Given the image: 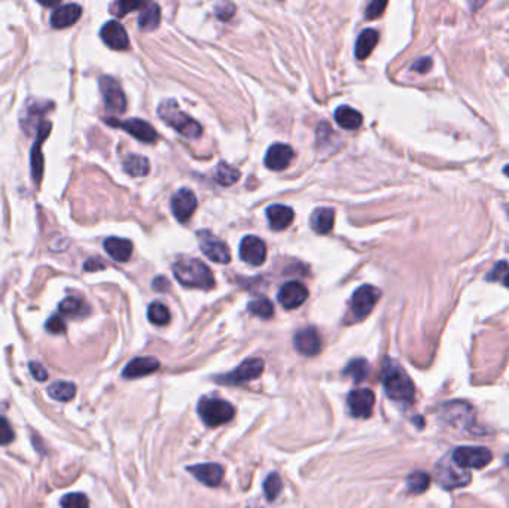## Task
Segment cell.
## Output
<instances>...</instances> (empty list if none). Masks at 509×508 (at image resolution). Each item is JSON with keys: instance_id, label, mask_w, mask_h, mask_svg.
Instances as JSON below:
<instances>
[{"instance_id": "4316f807", "label": "cell", "mask_w": 509, "mask_h": 508, "mask_svg": "<svg viewBox=\"0 0 509 508\" xmlns=\"http://www.w3.org/2000/svg\"><path fill=\"white\" fill-rule=\"evenodd\" d=\"M333 117H335L337 124L344 130H357L364 122L361 113L350 106H340Z\"/></svg>"}, {"instance_id": "30bf717a", "label": "cell", "mask_w": 509, "mask_h": 508, "mask_svg": "<svg viewBox=\"0 0 509 508\" xmlns=\"http://www.w3.org/2000/svg\"><path fill=\"white\" fill-rule=\"evenodd\" d=\"M198 242L201 251H203V253L210 261L217 262V264H228L231 261V253L226 243L217 239L215 234L210 231H200Z\"/></svg>"}, {"instance_id": "52a82bcc", "label": "cell", "mask_w": 509, "mask_h": 508, "mask_svg": "<svg viewBox=\"0 0 509 508\" xmlns=\"http://www.w3.org/2000/svg\"><path fill=\"white\" fill-rule=\"evenodd\" d=\"M264 371V361L259 358H249L243 361L237 369L231 373L224 374L221 378H217L216 382L225 383V384H241L248 383L250 380L258 379L259 376Z\"/></svg>"}, {"instance_id": "1f68e13d", "label": "cell", "mask_w": 509, "mask_h": 508, "mask_svg": "<svg viewBox=\"0 0 509 508\" xmlns=\"http://www.w3.org/2000/svg\"><path fill=\"white\" fill-rule=\"evenodd\" d=\"M343 373L355 383H361L366 379L368 373H370V364H368V361L364 358H356L347 364Z\"/></svg>"}, {"instance_id": "ba28073f", "label": "cell", "mask_w": 509, "mask_h": 508, "mask_svg": "<svg viewBox=\"0 0 509 508\" xmlns=\"http://www.w3.org/2000/svg\"><path fill=\"white\" fill-rule=\"evenodd\" d=\"M441 416L444 417L445 422L462 429H468L475 422V410L464 401L447 402V404L441 407Z\"/></svg>"}, {"instance_id": "ffe728a7", "label": "cell", "mask_w": 509, "mask_h": 508, "mask_svg": "<svg viewBox=\"0 0 509 508\" xmlns=\"http://www.w3.org/2000/svg\"><path fill=\"white\" fill-rule=\"evenodd\" d=\"M160 361L152 356H140L134 358L127 364V367L122 371V378L124 379H140L145 378L147 374L155 373L160 369Z\"/></svg>"}, {"instance_id": "44dd1931", "label": "cell", "mask_w": 509, "mask_h": 508, "mask_svg": "<svg viewBox=\"0 0 509 508\" xmlns=\"http://www.w3.org/2000/svg\"><path fill=\"white\" fill-rule=\"evenodd\" d=\"M294 159V151L292 148L285 143H274L273 146H270V150L267 151L265 155V165L270 170H285L289 168Z\"/></svg>"}, {"instance_id": "4fadbf2b", "label": "cell", "mask_w": 509, "mask_h": 508, "mask_svg": "<svg viewBox=\"0 0 509 508\" xmlns=\"http://www.w3.org/2000/svg\"><path fill=\"white\" fill-rule=\"evenodd\" d=\"M309 299V289L301 282H296V280H292V282L285 284L282 288H280L277 300L279 303L283 305L285 309H296L300 308L305 303V300Z\"/></svg>"}, {"instance_id": "484cf974", "label": "cell", "mask_w": 509, "mask_h": 508, "mask_svg": "<svg viewBox=\"0 0 509 508\" xmlns=\"http://www.w3.org/2000/svg\"><path fill=\"white\" fill-rule=\"evenodd\" d=\"M333 222H335V212L331 207L316 209L310 220L311 229L318 234H328L332 230Z\"/></svg>"}, {"instance_id": "e0dca14e", "label": "cell", "mask_w": 509, "mask_h": 508, "mask_svg": "<svg viewBox=\"0 0 509 508\" xmlns=\"http://www.w3.org/2000/svg\"><path fill=\"white\" fill-rule=\"evenodd\" d=\"M51 122L48 121H42L40 124L36 127V140H34V145L32 148V157H30V163H32V176L33 181H36V183L40 182L42 174H43V157H42V143L45 140L51 131Z\"/></svg>"}, {"instance_id": "8992f818", "label": "cell", "mask_w": 509, "mask_h": 508, "mask_svg": "<svg viewBox=\"0 0 509 508\" xmlns=\"http://www.w3.org/2000/svg\"><path fill=\"white\" fill-rule=\"evenodd\" d=\"M436 480L444 489H458L469 485L471 472L455 465L453 459H444L436 465Z\"/></svg>"}, {"instance_id": "7bdbcfd3", "label": "cell", "mask_w": 509, "mask_h": 508, "mask_svg": "<svg viewBox=\"0 0 509 508\" xmlns=\"http://www.w3.org/2000/svg\"><path fill=\"white\" fill-rule=\"evenodd\" d=\"M386 6H388V2H380V0H377V2H371L366 8V19L368 20L379 19V16L383 15Z\"/></svg>"}, {"instance_id": "7a4b0ae2", "label": "cell", "mask_w": 509, "mask_h": 508, "mask_svg": "<svg viewBox=\"0 0 509 508\" xmlns=\"http://www.w3.org/2000/svg\"><path fill=\"white\" fill-rule=\"evenodd\" d=\"M173 273L178 282L187 288L212 289L215 286L212 270L200 259L185 258L174 262Z\"/></svg>"}, {"instance_id": "cb8c5ba5", "label": "cell", "mask_w": 509, "mask_h": 508, "mask_svg": "<svg viewBox=\"0 0 509 508\" xmlns=\"http://www.w3.org/2000/svg\"><path fill=\"white\" fill-rule=\"evenodd\" d=\"M267 218L271 230L283 231L294 222V210L283 205H273L267 209Z\"/></svg>"}, {"instance_id": "f907efd6", "label": "cell", "mask_w": 509, "mask_h": 508, "mask_svg": "<svg viewBox=\"0 0 509 508\" xmlns=\"http://www.w3.org/2000/svg\"><path fill=\"white\" fill-rule=\"evenodd\" d=\"M504 284H505L506 288H509V270L506 271V275H505V277H504Z\"/></svg>"}, {"instance_id": "60d3db41", "label": "cell", "mask_w": 509, "mask_h": 508, "mask_svg": "<svg viewBox=\"0 0 509 508\" xmlns=\"http://www.w3.org/2000/svg\"><path fill=\"white\" fill-rule=\"evenodd\" d=\"M15 439V432L5 416L0 415V446H8L11 444Z\"/></svg>"}, {"instance_id": "3957f363", "label": "cell", "mask_w": 509, "mask_h": 508, "mask_svg": "<svg viewBox=\"0 0 509 508\" xmlns=\"http://www.w3.org/2000/svg\"><path fill=\"white\" fill-rule=\"evenodd\" d=\"M158 115L163 118L165 124L173 127L178 133L183 135L188 139H197L203 133V128L198 122L187 115L185 112H182L178 106V103L174 100H165L160 104L158 108Z\"/></svg>"}, {"instance_id": "5b68a950", "label": "cell", "mask_w": 509, "mask_h": 508, "mask_svg": "<svg viewBox=\"0 0 509 508\" xmlns=\"http://www.w3.org/2000/svg\"><path fill=\"white\" fill-rule=\"evenodd\" d=\"M453 462L463 470H481L487 467L493 459V454L487 448H473V446H460L453 452Z\"/></svg>"}, {"instance_id": "2e32d148", "label": "cell", "mask_w": 509, "mask_h": 508, "mask_svg": "<svg viewBox=\"0 0 509 508\" xmlns=\"http://www.w3.org/2000/svg\"><path fill=\"white\" fill-rule=\"evenodd\" d=\"M240 258L250 266H262L267 259V246L257 235H246L240 243Z\"/></svg>"}, {"instance_id": "d4e9b609", "label": "cell", "mask_w": 509, "mask_h": 508, "mask_svg": "<svg viewBox=\"0 0 509 508\" xmlns=\"http://www.w3.org/2000/svg\"><path fill=\"white\" fill-rule=\"evenodd\" d=\"M104 251L108 255L118 262H127L133 253V243L127 239L109 238L104 240Z\"/></svg>"}, {"instance_id": "74e56055", "label": "cell", "mask_w": 509, "mask_h": 508, "mask_svg": "<svg viewBox=\"0 0 509 508\" xmlns=\"http://www.w3.org/2000/svg\"><path fill=\"white\" fill-rule=\"evenodd\" d=\"M282 489H283L282 478H280L277 472H271V474L264 481L265 498L268 499V501L273 503L274 499L280 495V492H282Z\"/></svg>"}, {"instance_id": "8d00e7d4", "label": "cell", "mask_w": 509, "mask_h": 508, "mask_svg": "<svg viewBox=\"0 0 509 508\" xmlns=\"http://www.w3.org/2000/svg\"><path fill=\"white\" fill-rule=\"evenodd\" d=\"M248 309L254 316H258L261 319H270L273 318L274 314V305L270 300L267 299H258L249 303Z\"/></svg>"}, {"instance_id": "816d5d0a", "label": "cell", "mask_w": 509, "mask_h": 508, "mask_svg": "<svg viewBox=\"0 0 509 508\" xmlns=\"http://www.w3.org/2000/svg\"><path fill=\"white\" fill-rule=\"evenodd\" d=\"M504 173L506 174V176H509V164H508V165H506V168L504 169Z\"/></svg>"}, {"instance_id": "ab89813d", "label": "cell", "mask_w": 509, "mask_h": 508, "mask_svg": "<svg viewBox=\"0 0 509 508\" xmlns=\"http://www.w3.org/2000/svg\"><path fill=\"white\" fill-rule=\"evenodd\" d=\"M147 3L145 2H130V0H124V2H118L115 5H112V14H115L117 16H124L128 12L134 11V10H142Z\"/></svg>"}, {"instance_id": "f5cc1de1", "label": "cell", "mask_w": 509, "mask_h": 508, "mask_svg": "<svg viewBox=\"0 0 509 508\" xmlns=\"http://www.w3.org/2000/svg\"><path fill=\"white\" fill-rule=\"evenodd\" d=\"M505 462H506V465L509 467V454H506V458H505Z\"/></svg>"}, {"instance_id": "7c38bea8", "label": "cell", "mask_w": 509, "mask_h": 508, "mask_svg": "<svg viewBox=\"0 0 509 508\" xmlns=\"http://www.w3.org/2000/svg\"><path fill=\"white\" fill-rule=\"evenodd\" d=\"M106 122L109 126L124 128L128 135L136 137L137 140H142L145 143H152L158 139L155 128L143 119L131 118L126 121H118L115 118H106Z\"/></svg>"}, {"instance_id": "d590c367", "label": "cell", "mask_w": 509, "mask_h": 508, "mask_svg": "<svg viewBox=\"0 0 509 508\" xmlns=\"http://www.w3.org/2000/svg\"><path fill=\"white\" fill-rule=\"evenodd\" d=\"M147 318L154 325H167L170 322V312L167 309V305L163 303H152L147 309Z\"/></svg>"}, {"instance_id": "9a60e30c", "label": "cell", "mask_w": 509, "mask_h": 508, "mask_svg": "<svg viewBox=\"0 0 509 508\" xmlns=\"http://www.w3.org/2000/svg\"><path fill=\"white\" fill-rule=\"evenodd\" d=\"M375 404V395L371 389H356L347 395V406L355 417H370Z\"/></svg>"}, {"instance_id": "e575fe53", "label": "cell", "mask_w": 509, "mask_h": 508, "mask_svg": "<svg viewBox=\"0 0 509 508\" xmlns=\"http://www.w3.org/2000/svg\"><path fill=\"white\" fill-rule=\"evenodd\" d=\"M429 486H431V477L425 471H414L407 477V489L411 494H423L429 489Z\"/></svg>"}, {"instance_id": "7402d4cb", "label": "cell", "mask_w": 509, "mask_h": 508, "mask_svg": "<svg viewBox=\"0 0 509 508\" xmlns=\"http://www.w3.org/2000/svg\"><path fill=\"white\" fill-rule=\"evenodd\" d=\"M188 471L209 487L219 486L224 478V468L219 463H200V465L189 467Z\"/></svg>"}, {"instance_id": "d6986e66", "label": "cell", "mask_w": 509, "mask_h": 508, "mask_svg": "<svg viewBox=\"0 0 509 508\" xmlns=\"http://www.w3.org/2000/svg\"><path fill=\"white\" fill-rule=\"evenodd\" d=\"M102 41L115 51H124L130 45V39L126 29L118 21H108L100 30Z\"/></svg>"}, {"instance_id": "277c9868", "label": "cell", "mask_w": 509, "mask_h": 508, "mask_svg": "<svg viewBox=\"0 0 509 508\" xmlns=\"http://www.w3.org/2000/svg\"><path fill=\"white\" fill-rule=\"evenodd\" d=\"M197 410L203 422L212 428L230 422L234 417V407L228 401L219 398H201Z\"/></svg>"}, {"instance_id": "6da1fadb", "label": "cell", "mask_w": 509, "mask_h": 508, "mask_svg": "<svg viewBox=\"0 0 509 508\" xmlns=\"http://www.w3.org/2000/svg\"><path fill=\"white\" fill-rule=\"evenodd\" d=\"M381 382L388 397L402 404H411L416 397L414 383L407 371L392 358H386L381 369Z\"/></svg>"}, {"instance_id": "f546056e", "label": "cell", "mask_w": 509, "mask_h": 508, "mask_svg": "<svg viewBox=\"0 0 509 508\" xmlns=\"http://www.w3.org/2000/svg\"><path fill=\"white\" fill-rule=\"evenodd\" d=\"M48 395L60 402H69L70 400H73L76 395V386L73 383L70 382H54L49 384L48 388Z\"/></svg>"}, {"instance_id": "681fc988", "label": "cell", "mask_w": 509, "mask_h": 508, "mask_svg": "<svg viewBox=\"0 0 509 508\" xmlns=\"http://www.w3.org/2000/svg\"><path fill=\"white\" fill-rule=\"evenodd\" d=\"M154 289L155 291H167L169 289V282L164 277H158L154 280Z\"/></svg>"}, {"instance_id": "9c48e42d", "label": "cell", "mask_w": 509, "mask_h": 508, "mask_svg": "<svg viewBox=\"0 0 509 508\" xmlns=\"http://www.w3.org/2000/svg\"><path fill=\"white\" fill-rule=\"evenodd\" d=\"M381 297L380 289L371 285H364L359 289H356L353 297H352V312L356 319H365L370 314L375 304L379 303Z\"/></svg>"}, {"instance_id": "5bb4252c", "label": "cell", "mask_w": 509, "mask_h": 508, "mask_svg": "<svg viewBox=\"0 0 509 508\" xmlns=\"http://www.w3.org/2000/svg\"><path fill=\"white\" fill-rule=\"evenodd\" d=\"M198 201L194 192L191 189H179L176 194L171 197V210L176 220L180 222H187L191 220L197 210Z\"/></svg>"}, {"instance_id": "ee69618b", "label": "cell", "mask_w": 509, "mask_h": 508, "mask_svg": "<svg viewBox=\"0 0 509 508\" xmlns=\"http://www.w3.org/2000/svg\"><path fill=\"white\" fill-rule=\"evenodd\" d=\"M29 370H30L32 376L34 378V380L45 382L48 379V371H47V369L42 364H39V362H30L29 364Z\"/></svg>"}, {"instance_id": "c3c4849f", "label": "cell", "mask_w": 509, "mask_h": 508, "mask_svg": "<svg viewBox=\"0 0 509 508\" xmlns=\"http://www.w3.org/2000/svg\"><path fill=\"white\" fill-rule=\"evenodd\" d=\"M86 271H95V270H100V268H104V264L103 261L99 259V258H91L85 262V267H84Z\"/></svg>"}, {"instance_id": "d6a6232c", "label": "cell", "mask_w": 509, "mask_h": 508, "mask_svg": "<svg viewBox=\"0 0 509 508\" xmlns=\"http://www.w3.org/2000/svg\"><path fill=\"white\" fill-rule=\"evenodd\" d=\"M124 170L133 178H143L149 173V161L142 155H128L124 160Z\"/></svg>"}, {"instance_id": "f1b7e54d", "label": "cell", "mask_w": 509, "mask_h": 508, "mask_svg": "<svg viewBox=\"0 0 509 508\" xmlns=\"http://www.w3.org/2000/svg\"><path fill=\"white\" fill-rule=\"evenodd\" d=\"M161 21V10L156 3H147L139 15V27L145 32L155 30Z\"/></svg>"}, {"instance_id": "603a6c76", "label": "cell", "mask_w": 509, "mask_h": 508, "mask_svg": "<svg viewBox=\"0 0 509 508\" xmlns=\"http://www.w3.org/2000/svg\"><path fill=\"white\" fill-rule=\"evenodd\" d=\"M82 15V8L76 3H67L57 6L51 14V25L54 29H67L73 25Z\"/></svg>"}, {"instance_id": "bcb514c9", "label": "cell", "mask_w": 509, "mask_h": 508, "mask_svg": "<svg viewBox=\"0 0 509 508\" xmlns=\"http://www.w3.org/2000/svg\"><path fill=\"white\" fill-rule=\"evenodd\" d=\"M431 67H432V60L427 58V57L417 60L416 63L411 66V69L416 70L417 73H426V72H429V70H431Z\"/></svg>"}, {"instance_id": "836d02e7", "label": "cell", "mask_w": 509, "mask_h": 508, "mask_svg": "<svg viewBox=\"0 0 509 508\" xmlns=\"http://www.w3.org/2000/svg\"><path fill=\"white\" fill-rule=\"evenodd\" d=\"M240 179V172L228 163H219L215 172V181L222 187H230Z\"/></svg>"}, {"instance_id": "83f0119b", "label": "cell", "mask_w": 509, "mask_h": 508, "mask_svg": "<svg viewBox=\"0 0 509 508\" xmlns=\"http://www.w3.org/2000/svg\"><path fill=\"white\" fill-rule=\"evenodd\" d=\"M377 43H379V33H377L374 29L364 30L361 34H359L357 42H356V49H355L356 57L359 60H365L377 47Z\"/></svg>"}, {"instance_id": "f35d334b", "label": "cell", "mask_w": 509, "mask_h": 508, "mask_svg": "<svg viewBox=\"0 0 509 508\" xmlns=\"http://www.w3.org/2000/svg\"><path fill=\"white\" fill-rule=\"evenodd\" d=\"M61 508H88L90 501L84 494H67L60 499Z\"/></svg>"}, {"instance_id": "f6af8a7d", "label": "cell", "mask_w": 509, "mask_h": 508, "mask_svg": "<svg viewBox=\"0 0 509 508\" xmlns=\"http://www.w3.org/2000/svg\"><path fill=\"white\" fill-rule=\"evenodd\" d=\"M215 10H216V15L219 16V19L230 20L235 12V6L231 3H224V5H217Z\"/></svg>"}, {"instance_id": "ac0fdd59", "label": "cell", "mask_w": 509, "mask_h": 508, "mask_svg": "<svg viewBox=\"0 0 509 508\" xmlns=\"http://www.w3.org/2000/svg\"><path fill=\"white\" fill-rule=\"evenodd\" d=\"M294 345L298 352L305 356H314L320 352L322 349V338L319 332L313 327H307L300 330L295 334Z\"/></svg>"}, {"instance_id": "7dc6e473", "label": "cell", "mask_w": 509, "mask_h": 508, "mask_svg": "<svg viewBox=\"0 0 509 508\" xmlns=\"http://www.w3.org/2000/svg\"><path fill=\"white\" fill-rule=\"evenodd\" d=\"M506 270H508V266L505 264V261L499 262V264H496L495 268L491 270V273H490L488 279H490V280H499V279H502V277H505V275H506Z\"/></svg>"}, {"instance_id": "4dcf8cb0", "label": "cell", "mask_w": 509, "mask_h": 508, "mask_svg": "<svg viewBox=\"0 0 509 508\" xmlns=\"http://www.w3.org/2000/svg\"><path fill=\"white\" fill-rule=\"evenodd\" d=\"M58 310L61 314L69 318H81L88 313L86 304L81 299H76V297H67V299H64L60 303Z\"/></svg>"}, {"instance_id": "b9f144b4", "label": "cell", "mask_w": 509, "mask_h": 508, "mask_svg": "<svg viewBox=\"0 0 509 508\" xmlns=\"http://www.w3.org/2000/svg\"><path fill=\"white\" fill-rule=\"evenodd\" d=\"M45 328L48 332H51V334H63V332H66V322L60 314H52V316L47 321Z\"/></svg>"}, {"instance_id": "8fae6325", "label": "cell", "mask_w": 509, "mask_h": 508, "mask_svg": "<svg viewBox=\"0 0 509 508\" xmlns=\"http://www.w3.org/2000/svg\"><path fill=\"white\" fill-rule=\"evenodd\" d=\"M100 91L103 94L106 109L115 113H122L127 108V100L121 85L110 76L100 78Z\"/></svg>"}]
</instances>
